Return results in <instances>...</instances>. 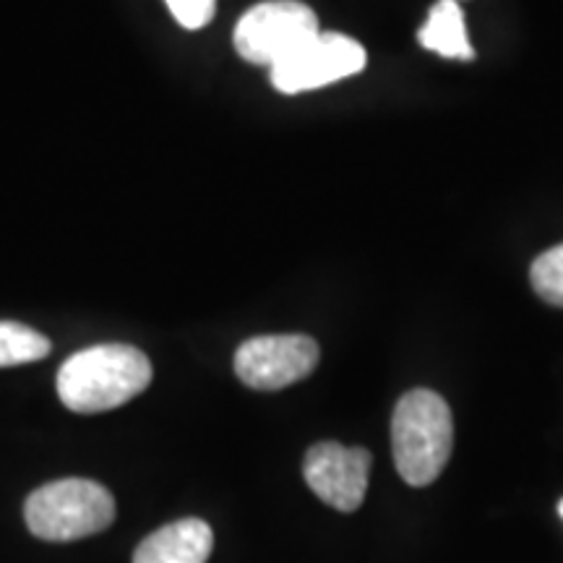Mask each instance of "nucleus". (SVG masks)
<instances>
[{"label":"nucleus","mask_w":563,"mask_h":563,"mask_svg":"<svg viewBox=\"0 0 563 563\" xmlns=\"http://www.w3.org/2000/svg\"><path fill=\"white\" fill-rule=\"evenodd\" d=\"M454 446V420L446 399L431 389H412L391 415V452L407 485L422 488L443 473Z\"/></svg>","instance_id":"obj_2"},{"label":"nucleus","mask_w":563,"mask_h":563,"mask_svg":"<svg viewBox=\"0 0 563 563\" xmlns=\"http://www.w3.org/2000/svg\"><path fill=\"white\" fill-rule=\"evenodd\" d=\"M51 355V340L37 329L16 321H0V368L42 361Z\"/></svg>","instance_id":"obj_10"},{"label":"nucleus","mask_w":563,"mask_h":563,"mask_svg":"<svg viewBox=\"0 0 563 563\" xmlns=\"http://www.w3.org/2000/svg\"><path fill=\"white\" fill-rule=\"evenodd\" d=\"M319 355V344L306 334L253 336L235 352V373L251 389L279 391L311 376Z\"/></svg>","instance_id":"obj_6"},{"label":"nucleus","mask_w":563,"mask_h":563,"mask_svg":"<svg viewBox=\"0 0 563 563\" xmlns=\"http://www.w3.org/2000/svg\"><path fill=\"white\" fill-rule=\"evenodd\" d=\"M365 60L368 55L361 42L340 32H319L269 68L272 84L282 95H300L361 74Z\"/></svg>","instance_id":"obj_5"},{"label":"nucleus","mask_w":563,"mask_h":563,"mask_svg":"<svg viewBox=\"0 0 563 563\" xmlns=\"http://www.w3.org/2000/svg\"><path fill=\"white\" fill-rule=\"evenodd\" d=\"M319 34V19L300 0H266L243 13L235 26V51L256 66H277Z\"/></svg>","instance_id":"obj_4"},{"label":"nucleus","mask_w":563,"mask_h":563,"mask_svg":"<svg viewBox=\"0 0 563 563\" xmlns=\"http://www.w3.org/2000/svg\"><path fill=\"white\" fill-rule=\"evenodd\" d=\"M371 452L350 449L342 443L323 441L308 449L302 462V477L308 488L336 511L361 509L368 490Z\"/></svg>","instance_id":"obj_7"},{"label":"nucleus","mask_w":563,"mask_h":563,"mask_svg":"<svg viewBox=\"0 0 563 563\" xmlns=\"http://www.w3.org/2000/svg\"><path fill=\"white\" fill-rule=\"evenodd\" d=\"M530 279L540 298L563 308V243L534 258Z\"/></svg>","instance_id":"obj_11"},{"label":"nucleus","mask_w":563,"mask_h":563,"mask_svg":"<svg viewBox=\"0 0 563 563\" xmlns=\"http://www.w3.org/2000/svg\"><path fill=\"white\" fill-rule=\"evenodd\" d=\"M214 548V534L203 519L188 517L159 527L141 540L133 563H207Z\"/></svg>","instance_id":"obj_8"},{"label":"nucleus","mask_w":563,"mask_h":563,"mask_svg":"<svg viewBox=\"0 0 563 563\" xmlns=\"http://www.w3.org/2000/svg\"><path fill=\"white\" fill-rule=\"evenodd\" d=\"M559 514H561V517H563V501L559 504Z\"/></svg>","instance_id":"obj_13"},{"label":"nucleus","mask_w":563,"mask_h":563,"mask_svg":"<svg viewBox=\"0 0 563 563\" xmlns=\"http://www.w3.org/2000/svg\"><path fill=\"white\" fill-rule=\"evenodd\" d=\"M26 527L47 543H70L108 530L115 519V498L87 477H66L42 485L24 504Z\"/></svg>","instance_id":"obj_3"},{"label":"nucleus","mask_w":563,"mask_h":563,"mask_svg":"<svg viewBox=\"0 0 563 563\" xmlns=\"http://www.w3.org/2000/svg\"><path fill=\"white\" fill-rule=\"evenodd\" d=\"M152 384V363L133 344H95L58 371V397L70 412L115 410Z\"/></svg>","instance_id":"obj_1"},{"label":"nucleus","mask_w":563,"mask_h":563,"mask_svg":"<svg viewBox=\"0 0 563 563\" xmlns=\"http://www.w3.org/2000/svg\"><path fill=\"white\" fill-rule=\"evenodd\" d=\"M420 45L426 51L439 53L443 58L473 60V45L467 37L464 11L456 0H439L428 13V21L418 32Z\"/></svg>","instance_id":"obj_9"},{"label":"nucleus","mask_w":563,"mask_h":563,"mask_svg":"<svg viewBox=\"0 0 563 563\" xmlns=\"http://www.w3.org/2000/svg\"><path fill=\"white\" fill-rule=\"evenodd\" d=\"M167 9L186 30H203L211 19H214L217 0H165Z\"/></svg>","instance_id":"obj_12"}]
</instances>
